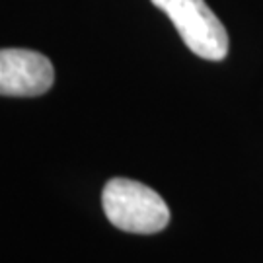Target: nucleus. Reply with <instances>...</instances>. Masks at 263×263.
Returning a JSON list of instances; mask_svg holds the SVG:
<instances>
[{
  "mask_svg": "<svg viewBox=\"0 0 263 263\" xmlns=\"http://www.w3.org/2000/svg\"><path fill=\"white\" fill-rule=\"evenodd\" d=\"M55 82V70L45 55L31 49H0V96L35 98Z\"/></svg>",
  "mask_w": 263,
  "mask_h": 263,
  "instance_id": "3",
  "label": "nucleus"
},
{
  "mask_svg": "<svg viewBox=\"0 0 263 263\" xmlns=\"http://www.w3.org/2000/svg\"><path fill=\"white\" fill-rule=\"evenodd\" d=\"M104 213L115 228L131 234H156L170 222L166 201L152 187L127 178H113L102 191Z\"/></svg>",
  "mask_w": 263,
  "mask_h": 263,
  "instance_id": "1",
  "label": "nucleus"
},
{
  "mask_svg": "<svg viewBox=\"0 0 263 263\" xmlns=\"http://www.w3.org/2000/svg\"><path fill=\"white\" fill-rule=\"evenodd\" d=\"M178 29L179 37L201 59L222 61L228 53V33L205 0H151Z\"/></svg>",
  "mask_w": 263,
  "mask_h": 263,
  "instance_id": "2",
  "label": "nucleus"
}]
</instances>
